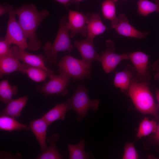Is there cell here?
Segmentation results:
<instances>
[{"instance_id": "6da1fadb", "label": "cell", "mask_w": 159, "mask_h": 159, "mask_svg": "<svg viewBox=\"0 0 159 159\" xmlns=\"http://www.w3.org/2000/svg\"><path fill=\"white\" fill-rule=\"evenodd\" d=\"M19 17L18 22L24 35L28 40V49L37 51L42 45L36 34L38 26L47 16L49 13L46 9L39 11L37 6L33 4H23L20 7L15 9Z\"/></svg>"}, {"instance_id": "7a4b0ae2", "label": "cell", "mask_w": 159, "mask_h": 159, "mask_svg": "<svg viewBox=\"0 0 159 159\" xmlns=\"http://www.w3.org/2000/svg\"><path fill=\"white\" fill-rule=\"evenodd\" d=\"M149 84L140 82L135 77L131 81L128 94L138 111L144 114L153 115L158 120L159 106L155 101Z\"/></svg>"}, {"instance_id": "3957f363", "label": "cell", "mask_w": 159, "mask_h": 159, "mask_svg": "<svg viewBox=\"0 0 159 159\" xmlns=\"http://www.w3.org/2000/svg\"><path fill=\"white\" fill-rule=\"evenodd\" d=\"M59 24L58 31L53 43L47 42L43 47L46 62L56 63L58 52L68 51L70 53L74 46L72 44L70 39L69 30L67 25L66 17L61 18Z\"/></svg>"}, {"instance_id": "277c9868", "label": "cell", "mask_w": 159, "mask_h": 159, "mask_svg": "<svg viewBox=\"0 0 159 159\" xmlns=\"http://www.w3.org/2000/svg\"><path fill=\"white\" fill-rule=\"evenodd\" d=\"M71 110H74L77 116V120H82L88 113L89 109L97 110L99 101L97 99L92 100L88 95V90L84 85H78L72 97L68 99Z\"/></svg>"}, {"instance_id": "5b68a950", "label": "cell", "mask_w": 159, "mask_h": 159, "mask_svg": "<svg viewBox=\"0 0 159 159\" xmlns=\"http://www.w3.org/2000/svg\"><path fill=\"white\" fill-rule=\"evenodd\" d=\"M58 71L76 81H83L91 79V66L86 64L71 55H67L61 58L58 63Z\"/></svg>"}, {"instance_id": "8992f818", "label": "cell", "mask_w": 159, "mask_h": 159, "mask_svg": "<svg viewBox=\"0 0 159 159\" xmlns=\"http://www.w3.org/2000/svg\"><path fill=\"white\" fill-rule=\"evenodd\" d=\"M5 6L9 19L5 39L10 44H13L21 49L28 48V42L16 18V15L13 6L7 3Z\"/></svg>"}, {"instance_id": "52a82bcc", "label": "cell", "mask_w": 159, "mask_h": 159, "mask_svg": "<svg viewBox=\"0 0 159 159\" xmlns=\"http://www.w3.org/2000/svg\"><path fill=\"white\" fill-rule=\"evenodd\" d=\"M49 77V81L39 88L42 93L47 96L54 95H64L67 94V87L71 78L60 73L59 75L53 74Z\"/></svg>"}, {"instance_id": "ba28073f", "label": "cell", "mask_w": 159, "mask_h": 159, "mask_svg": "<svg viewBox=\"0 0 159 159\" xmlns=\"http://www.w3.org/2000/svg\"><path fill=\"white\" fill-rule=\"evenodd\" d=\"M107 48L102 52L101 62L103 68L106 73L113 71L122 61L129 59L128 54L119 55L114 53L115 48L114 42L110 40L106 42Z\"/></svg>"}, {"instance_id": "9c48e42d", "label": "cell", "mask_w": 159, "mask_h": 159, "mask_svg": "<svg viewBox=\"0 0 159 159\" xmlns=\"http://www.w3.org/2000/svg\"><path fill=\"white\" fill-rule=\"evenodd\" d=\"M13 56L20 61L27 65L41 68L47 72L51 75L54 72L45 64L44 56L41 54L35 55L29 53L16 46L11 47Z\"/></svg>"}, {"instance_id": "30bf717a", "label": "cell", "mask_w": 159, "mask_h": 159, "mask_svg": "<svg viewBox=\"0 0 159 159\" xmlns=\"http://www.w3.org/2000/svg\"><path fill=\"white\" fill-rule=\"evenodd\" d=\"M91 15L85 14L78 11L69 10V21L67 25L70 31V37L72 38L78 33L87 37V26Z\"/></svg>"}, {"instance_id": "8fae6325", "label": "cell", "mask_w": 159, "mask_h": 159, "mask_svg": "<svg viewBox=\"0 0 159 159\" xmlns=\"http://www.w3.org/2000/svg\"><path fill=\"white\" fill-rule=\"evenodd\" d=\"M128 55L129 59L134 66L137 79L141 82L149 84L151 76L148 70V56L140 51L135 52Z\"/></svg>"}, {"instance_id": "7c38bea8", "label": "cell", "mask_w": 159, "mask_h": 159, "mask_svg": "<svg viewBox=\"0 0 159 159\" xmlns=\"http://www.w3.org/2000/svg\"><path fill=\"white\" fill-rule=\"evenodd\" d=\"M94 39L87 36L85 39L82 41H75L74 42V45L80 52L82 60L90 66L94 61L101 62V56L97 54L95 49Z\"/></svg>"}, {"instance_id": "4fadbf2b", "label": "cell", "mask_w": 159, "mask_h": 159, "mask_svg": "<svg viewBox=\"0 0 159 159\" xmlns=\"http://www.w3.org/2000/svg\"><path fill=\"white\" fill-rule=\"evenodd\" d=\"M117 17V21L113 28L119 35L140 39H145L148 35V32L140 31L131 25L125 14H120Z\"/></svg>"}, {"instance_id": "5bb4252c", "label": "cell", "mask_w": 159, "mask_h": 159, "mask_svg": "<svg viewBox=\"0 0 159 159\" xmlns=\"http://www.w3.org/2000/svg\"><path fill=\"white\" fill-rule=\"evenodd\" d=\"M27 65L21 63L13 54L0 58V77L15 72L24 74Z\"/></svg>"}, {"instance_id": "9a60e30c", "label": "cell", "mask_w": 159, "mask_h": 159, "mask_svg": "<svg viewBox=\"0 0 159 159\" xmlns=\"http://www.w3.org/2000/svg\"><path fill=\"white\" fill-rule=\"evenodd\" d=\"M49 125L42 117L29 123V129L35 135L42 152L45 150L47 147L46 143V137L47 129Z\"/></svg>"}, {"instance_id": "2e32d148", "label": "cell", "mask_w": 159, "mask_h": 159, "mask_svg": "<svg viewBox=\"0 0 159 159\" xmlns=\"http://www.w3.org/2000/svg\"><path fill=\"white\" fill-rule=\"evenodd\" d=\"M135 77H136V72L135 68L127 65L123 71L116 72L114 85L122 91H128L131 81Z\"/></svg>"}, {"instance_id": "e0dca14e", "label": "cell", "mask_w": 159, "mask_h": 159, "mask_svg": "<svg viewBox=\"0 0 159 159\" xmlns=\"http://www.w3.org/2000/svg\"><path fill=\"white\" fill-rule=\"evenodd\" d=\"M69 110H71V108L68 99L63 103L56 104L42 117L50 125L58 120L64 121L67 112Z\"/></svg>"}, {"instance_id": "ac0fdd59", "label": "cell", "mask_w": 159, "mask_h": 159, "mask_svg": "<svg viewBox=\"0 0 159 159\" xmlns=\"http://www.w3.org/2000/svg\"><path fill=\"white\" fill-rule=\"evenodd\" d=\"M28 99V96H25L16 99H12L7 103L6 107L0 113V115H6L14 118L19 117Z\"/></svg>"}, {"instance_id": "d6986e66", "label": "cell", "mask_w": 159, "mask_h": 159, "mask_svg": "<svg viewBox=\"0 0 159 159\" xmlns=\"http://www.w3.org/2000/svg\"><path fill=\"white\" fill-rule=\"evenodd\" d=\"M58 134L55 133L52 135L47 139V142L49 145L46 150L41 153L37 157L38 159H62L56 146V143L59 138Z\"/></svg>"}, {"instance_id": "ffe728a7", "label": "cell", "mask_w": 159, "mask_h": 159, "mask_svg": "<svg viewBox=\"0 0 159 159\" xmlns=\"http://www.w3.org/2000/svg\"><path fill=\"white\" fill-rule=\"evenodd\" d=\"M107 29L99 15L96 13L91 15L87 23V36L94 38L96 36L103 33Z\"/></svg>"}, {"instance_id": "44dd1931", "label": "cell", "mask_w": 159, "mask_h": 159, "mask_svg": "<svg viewBox=\"0 0 159 159\" xmlns=\"http://www.w3.org/2000/svg\"><path fill=\"white\" fill-rule=\"evenodd\" d=\"M0 129L2 130L11 131L28 130V126L22 124L14 117L4 115H0Z\"/></svg>"}, {"instance_id": "7402d4cb", "label": "cell", "mask_w": 159, "mask_h": 159, "mask_svg": "<svg viewBox=\"0 0 159 159\" xmlns=\"http://www.w3.org/2000/svg\"><path fill=\"white\" fill-rule=\"evenodd\" d=\"M118 0H106L102 4V14L105 19L111 21V26L113 28L118 20L115 5V3Z\"/></svg>"}, {"instance_id": "603a6c76", "label": "cell", "mask_w": 159, "mask_h": 159, "mask_svg": "<svg viewBox=\"0 0 159 159\" xmlns=\"http://www.w3.org/2000/svg\"><path fill=\"white\" fill-rule=\"evenodd\" d=\"M18 88L16 85H11L7 80L0 83V100L3 103L7 104L12 100V97L18 92Z\"/></svg>"}, {"instance_id": "cb8c5ba5", "label": "cell", "mask_w": 159, "mask_h": 159, "mask_svg": "<svg viewBox=\"0 0 159 159\" xmlns=\"http://www.w3.org/2000/svg\"><path fill=\"white\" fill-rule=\"evenodd\" d=\"M138 14L145 17L155 12L159 13V0L153 3L148 0H139L137 3Z\"/></svg>"}, {"instance_id": "d4e9b609", "label": "cell", "mask_w": 159, "mask_h": 159, "mask_svg": "<svg viewBox=\"0 0 159 159\" xmlns=\"http://www.w3.org/2000/svg\"><path fill=\"white\" fill-rule=\"evenodd\" d=\"M85 140L81 139L76 145L69 144L68 145L70 159H85L89 158L88 153L85 150Z\"/></svg>"}, {"instance_id": "484cf974", "label": "cell", "mask_w": 159, "mask_h": 159, "mask_svg": "<svg viewBox=\"0 0 159 159\" xmlns=\"http://www.w3.org/2000/svg\"><path fill=\"white\" fill-rule=\"evenodd\" d=\"M157 126L156 122L154 120H150L148 117H145L140 123L136 134L137 137L140 139L156 131Z\"/></svg>"}, {"instance_id": "4316f807", "label": "cell", "mask_w": 159, "mask_h": 159, "mask_svg": "<svg viewBox=\"0 0 159 159\" xmlns=\"http://www.w3.org/2000/svg\"><path fill=\"white\" fill-rule=\"evenodd\" d=\"M24 74H26L32 80L40 82L44 81L47 77L51 76L47 71L40 68L27 65Z\"/></svg>"}, {"instance_id": "83f0119b", "label": "cell", "mask_w": 159, "mask_h": 159, "mask_svg": "<svg viewBox=\"0 0 159 159\" xmlns=\"http://www.w3.org/2000/svg\"><path fill=\"white\" fill-rule=\"evenodd\" d=\"M138 155L132 143H127L125 145L122 159H137Z\"/></svg>"}, {"instance_id": "f1b7e54d", "label": "cell", "mask_w": 159, "mask_h": 159, "mask_svg": "<svg viewBox=\"0 0 159 159\" xmlns=\"http://www.w3.org/2000/svg\"><path fill=\"white\" fill-rule=\"evenodd\" d=\"M10 44L5 38L1 39L0 41V58L12 54Z\"/></svg>"}, {"instance_id": "f546056e", "label": "cell", "mask_w": 159, "mask_h": 159, "mask_svg": "<svg viewBox=\"0 0 159 159\" xmlns=\"http://www.w3.org/2000/svg\"><path fill=\"white\" fill-rule=\"evenodd\" d=\"M151 139L153 144L159 147V122L157 124L156 130L152 136Z\"/></svg>"}, {"instance_id": "4dcf8cb0", "label": "cell", "mask_w": 159, "mask_h": 159, "mask_svg": "<svg viewBox=\"0 0 159 159\" xmlns=\"http://www.w3.org/2000/svg\"><path fill=\"white\" fill-rule=\"evenodd\" d=\"M65 6H68L71 3H75L74 0H54Z\"/></svg>"}, {"instance_id": "1f68e13d", "label": "cell", "mask_w": 159, "mask_h": 159, "mask_svg": "<svg viewBox=\"0 0 159 159\" xmlns=\"http://www.w3.org/2000/svg\"><path fill=\"white\" fill-rule=\"evenodd\" d=\"M151 67L153 70L155 69L157 72H159V59L154 63Z\"/></svg>"}, {"instance_id": "d6a6232c", "label": "cell", "mask_w": 159, "mask_h": 159, "mask_svg": "<svg viewBox=\"0 0 159 159\" xmlns=\"http://www.w3.org/2000/svg\"><path fill=\"white\" fill-rule=\"evenodd\" d=\"M7 12L6 7L4 4L0 6V15L2 16Z\"/></svg>"}, {"instance_id": "836d02e7", "label": "cell", "mask_w": 159, "mask_h": 159, "mask_svg": "<svg viewBox=\"0 0 159 159\" xmlns=\"http://www.w3.org/2000/svg\"><path fill=\"white\" fill-rule=\"evenodd\" d=\"M156 95L157 100L158 102V105L159 106V89H157L156 90Z\"/></svg>"}, {"instance_id": "e575fe53", "label": "cell", "mask_w": 159, "mask_h": 159, "mask_svg": "<svg viewBox=\"0 0 159 159\" xmlns=\"http://www.w3.org/2000/svg\"><path fill=\"white\" fill-rule=\"evenodd\" d=\"M155 79L159 81V72H157L154 76Z\"/></svg>"}, {"instance_id": "d590c367", "label": "cell", "mask_w": 159, "mask_h": 159, "mask_svg": "<svg viewBox=\"0 0 159 159\" xmlns=\"http://www.w3.org/2000/svg\"><path fill=\"white\" fill-rule=\"evenodd\" d=\"M83 0H74V2H75V3H76L77 2H80V1H83Z\"/></svg>"}]
</instances>
